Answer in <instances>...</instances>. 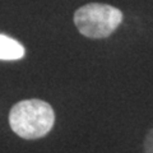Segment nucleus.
Returning a JSON list of instances; mask_svg holds the SVG:
<instances>
[{
	"label": "nucleus",
	"mask_w": 153,
	"mask_h": 153,
	"mask_svg": "<svg viewBox=\"0 0 153 153\" xmlns=\"http://www.w3.org/2000/svg\"><path fill=\"white\" fill-rule=\"evenodd\" d=\"M55 114L47 102L41 100H25L16 103L9 114L12 130L23 139L45 137L54 126Z\"/></svg>",
	"instance_id": "obj_1"
},
{
	"label": "nucleus",
	"mask_w": 153,
	"mask_h": 153,
	"mask_svg": "<svg viewBox=\"0 0 153 153\" xmlns=\"http://www.w3.org/2000/svg\"><path fill=\"white\" fill-rule=\"evenodd\" d=\"M121 22V10L108 4L91 3L74 13V23L78 31L89 38L108 37Z\"/></svg>",
	"instance_id": "obj_2"
},
{
	"label": "nucleus",
	"mask_w": 153,
	"mask_h": 153,
	"mask_svg": "<svg viewBox=\"0 0 153 153\" xmlns=\"http://www.w3.org/2000/svg\"><path fill=\"white\" fill-rule=\"evenodd\" d=\"M25 56V47L14 38L0 35V60H19Z\"/></svg>",
	"instance_id": "obj_3"
},
{
	"label": "nucleus",
	"mask_w": 153,
	"mask_h": 153,
	"mask_svg": "<svg viewBox=\"0 0 153 153\" xmlns=\"http://www.w3.org/2000/svg\"><path fill=\"white\" fill-rule=\"evenodd\" d=\"M144 153H153V129L148 131L144 140Z\"/></svg>",
	"instance_id": "obj_4"
}]
</instances>
